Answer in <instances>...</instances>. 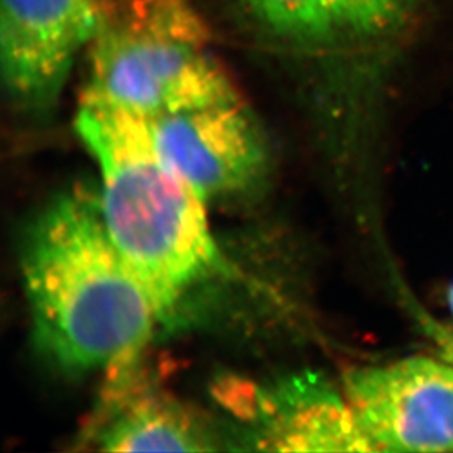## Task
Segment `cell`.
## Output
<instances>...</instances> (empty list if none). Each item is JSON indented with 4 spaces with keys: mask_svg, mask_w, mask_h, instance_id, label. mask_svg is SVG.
Instances as JSON below:
<instances>
[{
    "mask_svg": "<svg viewBox=\"0 0 453 453\" xmlns=\"http://www.w3.org/2000/svg\"><path fill=\"white\" fill-rule=\"evenodd\" d=\"M272 37L329 59H372L410 30L421 0H238Z\"/></svg>",
    "mask_w": 453,
    "mask_h": 453,
    "instance_id": "52a82bcc",
    "label": "cell"
},
{
    "mask_svg": "<svg viewBox=\"0 0 453 453\" xmlns=\"http://www.w3.org/2000/svg\"><path fill=\"white\" fill-rule=\"evenodd\" d=\"M80 104L153 119L238 99L193 0H102Z\"/></svg>",
    "mask_w": 453,
    "mask_h": 453,
    "instance_id": "3957f363",
    "label": "cell"
},
{
    "mask_svg": "<svg viewBox=\"0 0 453 453\" xmlns=\"http://www.w3.org/2000/svg\"><path fill=\"white\" fill-rule=\"evenodd\" d=\"M102 0H0V68L18 111L46 115L87 51Z\"/></svg>",
    "mask_w": 453,
    "mask_h": 453,
    "instance_id": "5b68a950",
    "label": "cell"
},
{
    "mask_svg": "<svg viewBox=\"0 0 453 453\" xmlns=\"http://www.w3.org/2000/svg\"><path fill=\"white\" fill-rule=\"evenodd\" d=\"M75 127L99 166L109 235L158 323H173L191 292L222 265L205 203L163 157L147 118L80 104Z\"/></svg>",
    "mask_w": 453,
    "mask_h": 453,
    "instance_id": "7a4b0ae2",
    "label": "cell"
},
{
    "mask_svg": "<svg viewBox=\"0 0 453 453\" xmlns=\"http://www.w3.org/2000/svg\"><path fill=\"white\" fill-rule=\"evenodd\" d=\"M257 448L283 452H372L345 394L305 372L247 395L241 405Z\"/></svg>",
    "mask_w": 453,
    "mask_h": 453,
    "instance_id": "ba28073f",
    "label": "cell"
},
{
    "mask_svg": "<svg viewBox=\"0 0 453 453\" xmlns=\"http://www.w3.org/2000/svg\"><path fill=\"white\" fill-rule=\"evenodd\" d=\"M140 359L109 372L84 441L107 452L218 450L216 433L188 406L140 374Z\"/></svg>",
    "mask_w": 453,
    "mask_h": 453,
    "instance_id": "9c48e42d",
    "label": "cell"
},
{
    "mask_svg": "<svg viewBox=\"0 0 453 453\" xmlns=\"http://www.w3.org/2000/svg\"><path fill=\"white\" fill-rule=\"evenodd\" d=\"M439 339H441V348L445 351V358L453 363V330H441Z\"/></svg>",
    "mask_w": 453,
    "mask_h": 453,
    "instance_id": "30bf717a",
    "label": "cell"
},
{
    "mask_svg": "<svg viewBox=\"0 0 453 453\" xmlns=\"http://www.w3.org/2000/svg\"><path fill=\"white\" fill-rule=\"evenodd\" d=\"M163 157L207 204L249 193L265 180V134L238 99L149 119Z\"/></svg>",
    "mask_w": 453,
    "mask_h": 453,
    "instance_id": "8992f818",
    "label": "cell"
},
{
    "mask_svg": "<svg viewBox=\"0 0 453 453\" xmlns=\"http://www.w3.org/2000/svg\"><path fill=\"white\" fill-rule=\"evenodd\" d=\"M21 270L35 341L60 368L111 372L140 359L157 317L109 235L97 194L53 198L27 229Z\"/></svg>",
    "mask_w": 453,
    "mask_h": 453,
    "instance_id": "6da1fadb",
    "label": "cell"
},
{
    "mask_svg": "<svg viewBox=\"0 0 453 453\" xmlns=\"http://www.w3.org/2000/svg\"><path fill=\"white\" fill-rule=\"evenodd\" d=\"M343 394L372 452H453V363L408 357L354 367Z\"/></svg>",
    "mask_w": 453,
    "mask_h": 453,
    "instance_id": "277c9868",
    "label": "cell"
},
{
    "mask_svg": "<svg viewBox=\"0 0 453 453\" xmlns=\"http://www.w3.org/2000/svg\"><path fill=\"white\" fill-rule=\"evenodd\" d=\"M448 307H449L450 316L453 319V285L450 287L449 292H448Z\"/></svg>",
    "mask_w": 453,
    "mask_h": 453,
    "instance_id": "8fae6325",
    "label": "cell"
}]
</instances>
